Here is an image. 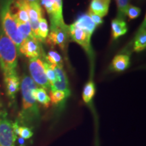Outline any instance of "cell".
I'll return each instance as SVG.
<instances>
[{
  "label": "cell",
  "mask_w": 146,
  "mask_h": 146,
  "mask_svg": "<svg viewBox=\"0 0 146 146\" xmlns=\"http://www.w3.org/2000/svg\"><path fill=\"white\" fill-rule=\"evenodd\" d=\"M36 87L31 77L24 74L21 82L22 109L15 122L19 126L28 128L35 127L39 123L41 118L39 107L32 96V91Z\"/></svg>",
  "instance_id": "6da1fadb"
},
{
  "label": "cell",
  "mask_w": 146,
  "mask_h": 146,
  "mask_svg": "<svg viewBox=\"0 0 146 146\" xmlns=\"http://www.w3.org/2000/svg\"><path fill=\"white\" fill-rule=\"evenodd\" d=\"M18 49L0 27V68L3 76L17 73Z\"/></svg>",
  "instance_id": "7a4b0ae2"
},
{
  "label": "cell",
  "mask_w": 146,
  "mask_h": 146,
  "mask_svg": "<svg viewBox=\"0 0 146 146\" xmlns=\"http://www.w3.org/2000/svg\"><path fill=\"white\" fill-rule=\"evenodd\" d=\"M14 0H0V23L3 32L13 41L18 49V52L24 39L18 31L17 25L12 11Z\"/></svg>",
  "instance_id": "3957f363"
},
{
  "label": "cell",
  "mask_w": 146,
  "mask_h": 146,
  "mask_svg": "<svg viewBox=\"0 0 146 146\" xmlns=\"http://www.w3.org/2000/svg\"><path fill=\"white\" fill-rule=\"evenodd\" d=\"M17 135L5 109L0 108V146H15Z\"/></svg>",
  "instance_id": "277c9868"
},
{
  "label": "cell",
  "mask_w": 146,
  "mask_h": 146,
  "mask_svg": "<svg viewBox=\"0 0 146 146\" xmlns=\"http://www.w3.org/2000/svg\"><path fill=\"white\" fill-rule=\"evenodd\" d=\"M29 70L31 77L35 83L45 90L50 89V84L45 75L44 66L43 60L41 58H33L30 59L29 62Z\"/></svg>",
  "instance_id": "5b68a950"
},
{
  "label": "cell",
  "mask_w": 146,
  "mask_h": 146,
  "mask_svg": "<svg viewBox=\"0 0 146 146\" xmlns=\"http://www.w3.org/2000/svg\"><path fill=\"white\" fill-rule=\"evenodd\" d=\"M23 7L27 10L29 16V23L31 27L32 31L38 42L41 43L39 36V23L43 18V12L40 3H29L25 0H22Z\"/></svg>",
  "instance_id": "8992f818"
},
{
  "label": "cell",
  "mask_w": 146,
  "mask_h": 146,
  "mask_svg": "<svg viewBox=\"0 0 146 146\" xmlns=\"http://www.w3.org/2000/svg\"><path fill=\"white\" fill-rule=\"evenodd\" d=\"M68 30L69 35L73 41L81 45L88 54L89 56L91 58L92 57L93 52L91 47V35L75 26L74 24H72L68 27Z\"/></svg>",
  "instance_id": "52a82bcc"
},
{
  "label": "cell",
  "mask_w": 146,
  "mask_h": 146,
  "mask_svg": "<svg viewBox=\"0 0 146 146\" xmlns=\"http://www.w3.org/2000/svg\"><path fill=\"white\" fill-rule=\"evenodd\" d=\"M50 34L46 38V43L51 47L58 45L62 50H65L70 36L68 29H63L59 27H52Z\"/></svg>",
  "instance_id": "ba28073f"
},
{
  "label": "cell",
  "mask_w": 146,
  "mask_h": 146,
  "mask_svg": "<svg viewBox=\"0 0 146 146\" xmlns=\"http://www.w3.org/2000/svg\"><path fill=\"white\" fill-rule=\"evenodd\" d=\"M5 90L10 104L13 106L16 104V94L21 87V81L17 73L3 76Z\"/></svg>",
  "instance_id": "9c48e42d"
},
{
  "label": "cell",
  "mask_w": 146,
  "mask_h": 146,
  "mask_svg": "<svg viewBox=\"0 0 146 146\" xmlns=\"http://www.w3.org/2000/svg\"><path fill=\"white\" fill-rule=\"evenodd\" d=\"M18 52L29 59L45 57V54L42 47L40 46L39 42L33 39L25 40Z\"/></svg>",
  "instance_id": "30bf717a"
},
{
  "label": "cell",
  "mask_w": 146,
  "mask_h": 146,
  "mask_svg": "<svg viewBox=\"0 0 146 146\" xmlns=\"http://www.w3.org/2000/svg\"><path fill=\"white\" fill-rule=\"evenodd\" d=\"M52 66L56 75V79L54 83L50 86L51 91L59 90L64 91L69 97L70 96V90L69 89L68 80L65 71L64 70L63 68L52 64Z\"/></svg>",
  "instance_id": "8fae6325"
},
{
  "label": "cell",
  "mask_w": 146,
  "mask_h": 146,
  "mask_svg": "<svg viewBox=\"0 0 146 146\" xmlns=\"http://www.w3.org/2000/svg\"><path fill=\"white\" fill-rule=\"evenodd\" d=\"M51 26L59 27L63 29H68V27L64 23L62 14V0H54L52 15L50 16Z\"/></svg>",
  "instance_id": "7c38bea8"
},
{
  "label": "cell",
  "mask_w": 146,
  "mask_h": 146,
  "mask_svg": "<svg viewBox=\"0 0 146 146\" xmlns=\"http://www.w3.org/2000/svg\"><path fill=\"white\" fill-rule=\"evenodd\" d=\"M73 24L78 28L83 29V31L88 33L91 35H92L93 33L94 32L95 29L96 28V26L93 23L92 20L91 19L87 13L78 16L76 21Z\"/></svg>",
  "instance_id": "4fadbf2b"
},
{
  "label": "cell",
  "mask_w": 146,
  "mask_h": 146,
  "mask_svg": "<svg viewBox=\"0 0 146 146\" xmlns=\"http://www.w3.org/2000/svg\"><path fill=\"white\" fill-rule=\"evenodd\" d=\"M146 47V29L145 19L140 27L137 33L134 41V51L140 52L143 51Z\"/></svg>",
  "instance_id": "5bb4252c"
},
{
  "label": "cell",
  "mask_w": 146,
  "mask_h": 146,
  "mask_svg": "<svg viewBox=\"0 0 146 146\" xmlns=\"http://www.w3.org/2000/svg\"><path fill=\"white\" fill-rule=\"evenodd\" d=\"M110 3L104 0H91L89 10L95 14L103 18L106 16L109 10Z\"/></svg>",
  "instance_id": "9a60e30c"
},
{
  "label": "cell",
  "mask_w": 146,
  "mask_h": 146,
  "mask_svg": "<svg viewBox=\"0 0 146 146\" xmlns=\"http://www.w3.org/2000/svg\"><path fill=\"white\" fill-rule=\"evenodd\" d=\"M111 30L113 39H117L127 33L128 30L127 23L125 21L119 18L114 19L111 23Z\"/></svg>",
  "instance_id": "2e32d148"
},
{
  "label": "cell",
  "mask_w": 146,
  "mask_h": 146,
  "mask_svg": "<svg viewBox=\"0 0 146 146\" xmlns=\"http://www.w3.org/2000/svg\"><path fill=\"white\" fill-rule=\"evenodd\" d=\"M130 58L127 54H118L112 60V68L116 72H123L129 67Z\"/></svg>",
  "instance_id": "e0dca14e"
},
{
  "label": "cell",
  "mask_w": 146,
  "mask_h": 146,
  "mask_svg": "<svg viewBox=\"0 0 146 146\" xmlns=\"http://www.w3.org/2000/svg\"><path fill=\"white\" fill-rule=\"evenodd\" d=\"M32 96L36 102L41 104L45 107L47 108L50 106V97L47 95L46 91L43 88H37L33 89L32 91Z\"/></svg>",
  "instance_id": "ac0fdd59"
},
{
  "label": "cell",
  "mask_w": 146,
  "mask_h": 146,
  "mask_svg": "<svg viewBox=\"0 0 146 146\" xmlns=\"http://www.w3.org/2000/svg\"><path fill=\"white\" fill-rule=\"evenodd\" d=\"M16 25H17L18 31L21 33V36H23L24 41L27 39H33L35 41H37L32 31L31 27L29 22L28 23L16 22Z\"/></svg>",
  "instance_id": "d6986e66"
},
{
  "label": "cell",
  "mask_w": 146,
  "mask_h": 146,
  "mask_svg": "<svg viewBox=\"0 0 146 146\" xmlns=\"http://www.w3.org/2000/svg\"><path fill=\"white\" fill-rule=\"evenodd\" d=\"M96 94V87H95V84L92 80L89 81L86 85H85L83 88V100L85 103L88 104L92 100L94 95Z\"/></svg>",
  "instance_id": "ffe728a7"
},
{
  "label": "cell",
  "mask_w": 146,
  "mask_h": 146,
  "mask_svg": "<svg viewBox=\"0 0 146 146\" xmlns=\"http://www.w3.org/2000/svg\"><path fill=\"white\" fill-rule=\"evenodd\" d=\"M42 60H45L47 62H49L51 64L57 66L60 68H63V60L61 56L56 52V51L50 50L47 53V55L44 57Z\"/></svg>",
  "instance_id": "44dd1931"
},
{
  "label": "cell",
  "mask_w": 146,
  "mask_h": 146,
  "mask_svg": "<svg viewBox=\"0 0 146 146\" xmlns=\"http://www.w3.org/2000/svg\"><path fill=\"white\" fill-rule=\"evenodd\" d=\"M50 102H52L54 105L62 104L63 102L68 98V96L65 94L64 91L56 90L50 91Z\"/></svg>",
  "instance_id": "7402d4cb"
},
{
  "label": "cell",
  "mask_w": 146,
  "mask_h": 146,
  "mask_svg": "<svg viewBox=\"0 0 146 146\" xmlns=\"http://www.w3.org/2000/svg\"><path fill=\"white\" fill-rule=\"evenodd\" d=\"M13 128L16 134L18 135L24 139H30L33 135V133L30 128L23 127V126H19L16 123H13Z\"/></svg>",
  "instance_id": "603a6c76"
},
{
  "label": "cell",
  "mask_w": 146,
  "mask_h": 146,
  "mask_svg": "<svg viewBox=\"0 0 146 146\" xmlns=\"http://www.w3.org/2000/svg\"><path fill=\"white\" fill-rule=\"evenodd\" d=\"M118 8L117 18L123 20L127 16V10L129 4V0H116Z\"/></svg>",
  "instance_id": "cb8c5ba5"
},
{
  "label": "cell",
  "mask_w": 146,
  "mask_h": 146,
  "mask_svg": "<svg viewBox=\"0 0 146 146\" xmlns=\"http://www.w3.org/2000/svg\"><path fill=\"white\" fill-rule=\"evenodd\" d=\"M49 34V27L47 20L45 18H41L39 23V36L41 42H43L46 39Z\"/></svg>",
  "instance_id": "d4e9b609"
},
{
  "label": "cell",
  "mask_w": 146,
  "mask_h": 146,
  "mask_svg": "<svg viewBox=\"0 0 146 146\" xmlns=\"http://www.w3.org/2000/svg\"><path fill=\"white\" fill-rule=\"evenodd\" d=\"M43 66H44L45 75L47 76V80H48L49 83L50 84V86L54 83L56 79V75H55V72L54 69L52 68V66L51 64L47 62L45 60H43Z\"/></svg>",
  "instance_id": "484cf974"
},
{
  "label": "cell",
  "mask_w": 146,
  "mask_h": 146,
  "mask_svg": "<svg viewBox=\"0 0 146 146\" xmlns=\"http://www.w3.org/2000/svg\"><path fill=\"white\" fill-rule=\"evenodd\" d=\"M141 14V9L134 5H129L127 10V15L130 19L137 18Z\"/></svg>",
  "instance_id": "4316f807"
},
{
  "label": "cell",
  "mask_w": 146,
  "mask_h": 146,
  "mask_svg": "<svg viewBox=\"0 0 146 146\" xmlns=\"http://www.w3.org/2000/svg\"><path fill=\"white\" fill-rule=\"evenodd\" d=\"M39 2H41V4L44 7L49 16L52 15L54 0H39Z\"/></svg>",
  "instance_id": "83f0119b"
},
{
  "label": "cell",
  "mask_w": 146,
  "mask_h": 146,
  "mask_svg": "<svg viewBox=\"0 0 146 146\" xmlns=\"http://www.w3.org/2000/svg\"><path fill=\"white\" fill-rule=\"evenodd\" d=\"M87 14H88L89 17L91 18V19L92 20L93 23L95 24V25H96V27L100 26V25H101L103 24L104 20L102 17H100V16L97 15V14H95L94 13H93V12H91L90 10H89L88 13Z\"/></svg>",
  "instance_id": "f1b7e54d"
},
{
  "label": "cell",
  "mask_w": 146,
  "mask_h": 146,
  "mask_svg": "<svg viewBox=\"0 0 146 146\" xmlns=\"http://www.w3.org/2000/svg\"><path fill=\"white\" fill-rule=\"evenodd\" d=\"M29 3H40L39 0H25Z\"/></svg>",
  "instance_id": "f546056e"
},
{
  "label": "cell",
  "mask_w": 146,
  "mask_h": 146,
  "mask_svg": "<svg viewBox=\"0 0 146 146\" xmlns=\"http://www.w3.org/2000/svg\"><path fill=\"white\" fill-rule=\"evenodd\" d=\"M104 1H106V2H108V3L110 2V0H104Z\"/></svg>",
  "instance_id": "4dcf8cb0"
},
{
  "label": "cell",
  "mask_w": 146,
  "mask_h": 146,
  "mask_svg": "<svg viewBox=\"0 0 146 146\" xmlns=\"http://www.w3.org/2000/svg\"><path fill=\"white\" fill-rule=\"evenodd\" d=\"M1 107V102H0V108Z\"/></svg>",
  "instance_id": "1f68e13d"
}]
</instances>
